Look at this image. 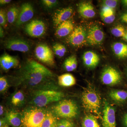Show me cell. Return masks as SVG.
I'll use <instances>...</instances> for the list:
<instances>
[{"instance_id":"obj_1","label":"cell","mask_w":127,"mask_h":127,"mask_svg":"<svg viewBox=\"0 0 127 127\" xmlns=\"http://www.w3.org/2000/svg\"><path fill=\"white\" fill-rule=\"evenodd\" d=\"M55 75L48 68L32 59H28L18 71L16 79L18 85L26 87L53 86Z\"/></svg>"},{"instance_id":"obj_2","label":"cell","mask_w":127,"mask_h":127,"mask_svg":"<svg viewBox=\"0 0 127 127\" xmlns=\"http://www.w3.org/2000/svg\"><path fill=\"white\" fill-rule=\"evenodd\" d=\"M64 96L62 92L53 89H38L33 93L30 103L36 107L41 108L52 103L59 101Z\"/></svg>"},{"instance_id":"obj_3","label":"cell","mask_w":127,"mask_h":127,"mask_svg":"<svg viewBox=\"0 0 127 127\" xmlns=\"http://www.w3.org/2000/svg\"><path fill=\"white\" fill-rule=\"evenodd\" d=\"M47 112L41 108L27 109L21 115L22 124L24 127H41Z\"/></svg>"},{"instance_id":"obj_4","label":"cell","mask_w":127,"mask_h":127,"mask_svg":"<svg viewBox=\"0 0 127 127\" xmlns=\"http://www.w3.org/2000/svg\"><path fill=\"white\" fill-rule=\"evenodd\" d=\"M53 111L58 117L64 118L76 117L78 113V108L73 101L63 100L60 101L53 107Z\"/></svg>"},{"instance_id":"obj_5","label":"cell","mask_w":127,"mask_h":127,"mask_svg":"<svg viewBox=\"0 0 127 127\" xmlns=\"http://www.w3.org/2000/svg\"><path fill=\"white\" fill-rule=\"evenodd\" d=\"M82 101L87 111L98 115L101 104L100 96L95 90L89 88L83 92Z\"/></svg>"},{"instance_id":"obj_6","label":"cell","mask_w":127,"mask_h":127,"mask_svg":"<svg viewBox=\"0 0 127 127\" xmlns=\"http://www.w3.org/2000/svg\"><path fill=\"white\" fill-rule=\"evenodd\" d=\"M35 54L36 58L42 62L50 66L55 64L54 52L47 45H38L35 49Z\"/></svg>"},{"instance_id":"obj_7","label":"cell","mask_w":127,"mask_h":127,"mask_svg":"<svg viewBox=\"0 0 127 127\" xmlns=\"http://www.w3.org/2000/svg\"><path fill=\"white\" fill-rule=\"evenodd\" d=\"M101 81L107 86H114L118 84L122 80V76L117 70L112 67H108L102 73Z\"/></svg>"},{"instance_id":"obj_8","label":"cell","mask_w":127,"mask_h":127,"mask_svg":"<svg viewBox=\"0 0 127 127\" xmlns=\"http://www.w3.org/2000/svg\"><path fill=\"white\" fill-rule=\"evenodd\" d=\"M86 33L84 28L79 26L74 28L68 36L67 41L73 46H81L86 41Z\"/></svg>"},{"instance_id":"obj_9","label":"cell","mask_w":127,"mask_h":127,"mask_svg":"<svg viewBox=\"0 0 127 127\" xmlns=\"http://www.w3.org/2000/svg\"><path fill=\"white\" fill-rule=\"evenodd\" d=\"M25 31L30 36L39 37L45 34V25L42 21L33 20L26 26Z\"/></svg>"},{"instance_id":"obj_10","label":"cell","mask_w":127,"mask_h":127,"mask_svg":"<svg viewBox=\"0 0 127 127\" xmlns=\"http://www.w3.org/2000/svg\"><path fill=\"white\" fill-rule=\"evenodd\" d=\"M4 46L9 50L23 53L29 51L31 48L27 41L20 38H12L7 40L5 42Z\"/></svg>"},{"instance_id":"obj_11","label":"cell","mask_w":127,"mask_h":127,"mask_svg":"<svg viewBox=\"0 0 127 127\" xmlns=\"http://www.w3.org/2000/svg\"><path fill=\"white\" fill-rule=\"evenodd\" d=\"M103 115V127H117L115 110L106 101L104 103Z\"/></svg>"},{"instance_id":"obj_12","label":"cell","mask_w":127,"mask_h":127,"mask_svg":"<svg viewBox=\"0 0 127 127\" xmlns=\"http://www.w3.org/2000/svg\"><path fill=\"white\" fill-rule=\"evenodd\" d=\"M104 32L97 26H94L89 29L87 34L86 41L91 45H99L104 38Z\"/></svg>"},{"instance_id":"obj_13","label":"cell","mask_w":127,"mask_h":127,"mask_svg":"<svg viewBox=\"0 0 127 127\" xmlns=\"http://www.w3.org/2000/svg\"><path fill=\"white\" fill-rule=\"evenodd\" d=\"M34 15V9L32 5L29 3H24L21 7L16 25L19 26L26 23L31 19Z\"/></svg>"},{"instance_id":"obj_14","label":"cell","mask_w":127,"mask_h":127,"mask_svg":"<svg viewBox=\"0 0 127 127\" xmlns=\"http://www.w3.org/2000/svg\"><path fill=\"white\" fill-rule=\"evenodd\" d=\"M73 9L71 7H68L58 10L55 12L53 16V21L55 26L59 25L68 20L72 15Z\"/></svg>"},{"instance_id":"obj_15","label":"cell","mask_w":127,"mask_h":127,"mask_svg":"<svg viewBox=\"0 0 127 127\" xmlns=\"http://www.w3.org/2000/svg\"><path fill=\"white\" fill-rule=\"evenodd\" d=\"M78 11L80 15L85 18H93L96 15L94 7L90 1H83L79 3Z\"/></svg>"},{"instance_id":"obj_16","label":"cell","mask_w":127,"mask_h":127,"mask_svg":"<svg viewBox=\"0 0 127 127\" xmlns=\"http://www.w3.org/2000/svg\"><path fill=\"white\" fill-rule=\"evenodd\" d=\"M19 61L16 57L12 56L7 54H4L0 58L1 67L4 70H8L19 65Z\"/></svg>"},{"instance_id":"obj_17","label":"cell","mask_w":127,"mask_h":127,"mask_svg":"<svg viewBox=\"0 0 127 127\" xmlns=\"http://www.w3.org/2000/svg\"><path fill=\"white\" fill-rule=\"evenodd\" d=\"M82 59L84 65L90 68L96 67L100 61L99 56L92 51H88L84 53Z\"/></svg>"},{"instance_id":"obj_18","label":"cell","mask_w":127,"mask_h":127,"mask_svg":"<svg viewBox=\"0 0 127 127\" xmlns=\"http://www.w3.org/2000/svg\"><path fill=\"white\" fill-rule=\"evenodd\" d=\"M74 24L71 20H68L61 23L58 26L56 34L59 37H63L70 34L74 29Z\"/></svg>"},{"instance_id":"obj_19","label":"cell","mask_w":127,"mask_h":127,"mask_svg":"<svg viewBox=\"0 0 127 127\" xmlns=\"http://www.w3.org/2000/svg\"><path fill=\"white\" fill-rule=\"evenodd\" d=\"M5 120L12 127H18L22 124L21 116L16 111H11L6 114Z\"/></svg>"},{"instance_id":"obj_20","label":"cell","mask_w":127,"mask_h":127,"mask_svg":"<svg viewBox=\"0 0 127 127\" xmlns=\"http://www.w3.org/2000/svg\"><path fill=\"white\" fill-rule=\"evenodd\" d=\"M58 83L59 86L63 87H70L75 85L76 79L74 76L70 73H66L58 77Z\"/></svg>"},{"instance_id":"obj_21","label":"cell","mask_w":127,"mask_h":127,"mask_svg":"<svg viewBox=\"0 0 127 127\" xmlns=\"http://www.w3.org/2000/svg\"><path fill=\"white\" fill-rule=\"evenodd\" d=\"M112 48L115 55L120 59L127 57V45L122 42H117L112 45Z\"/></svg>"},{"instance_id":"obj_22","label":"cell","mask_w":127,"mask_h":127,"mask_svg":"<svg viewBox=\"0 0 127 127\" xmlns=\"http://www.w3.org/2000/svg\"><path fill=\"white\" fill-rule=\"evenodd\" d=\"M102 20L107 24L113 23L116 18L114 9L103 6L100 12Z\"/></svg>"},{"instance_id":"obj_23","label":"cell","mask_w":127,"mask_h":127,"mask_svg":"<svg viewBox=\"0 0 127 127\" xmlns=\"http://www.w3.org/2000/svg\"><path fill=\"white\" fill-rule=\"evenodd\" d=\"M109 96L115 101L123 102L127 99V92L124 90H114L109 93Z\"/></svg>"},{"instance_id":"obj_24","label":"cell","mask_w":127,"mask_h":127,"mask_svg":"<svg viewBox=\"0 0 127 127\" xmlns=\"http://www.w3.org/2000/svg\"><path fill=\"white\" fill-rule=\"evenodd\" d=\"M77 64L76 57L75 55H72L65 60L64 63V66L67 71H73L77 68Z\"/></svg>"},{"instance_id":"obj_25","label":"cell","mask_w":127,"mask_h":127,"mask_svg":"<svg viewBox=\"0 0 127 127\" xmlns=\"http://www.w3.org/2000/svg\"><path fill=\"white\" fill-rule=\"evenodd\" d=\"M25 95L21 91L16 92L12 95L11 98L12 104L15 106H20L25 103Z\"/></svg>"},{"instance_id":"obj_26","label":"cell","mask_w":127,"mask_h":127,"mask_svg":"<svg viewBox=\"0 0 127 127\" xmlns=\"http://www.w3.org/2000/svg\"><path fill=\"white\" fill-rule=\"evenodd\" d=\"M58 122L55 115L52 113L47 112L41 127H57Z\"/></svg>"},{"instance_id":"obj_27","label":"cell","mask_w":127,"mask_h":127,"mask_svg":"<svg viewBox=\"0 0 127 127\" xmlns=\"http://www.w3.org/2000/svg\"><path fill=\"white\" fill-rule=\"evenodd\" d=\"M82 125L83 127H100L96 119L92 115H87L84 117Z\"/></svg>"},{"instance_id":"obj_28","label":"cell","mask_w":127,"mask_h":127,"mask_svg":"<svg viewBox=\"0 0 127 127\" xmlns=\"http://www.w3.org/2000/svg\"><path fill=\"white\" fill-rule=\"evenodd\" d=\"M20 11L16 7H12L10 8L7 12V21L9 23H13L16 22L19 16Z\"/></svg>"},{"instance_id":"obj_29","label":"cell","mask_w":127,"mask_h":127,"mask_svg":"<svg viewBox=\"0 0 127 127\" xmlns=\"http://www.w3.org/2000/svg\"><path fill=\"white\" fill-rule=\"evenodd\" d=\"M53 51L55 55L59 57H62L64 56L66 52V49L62 44L56 43L53 46Z\"/></svg>"},{"instance_id":"obj_30","label":"cell","mask_w":127,"mask_h":127,"mask_svg":"<svg viewBox=\"0 0 127 127\" xmlns=\"http://www.w3.org/2000/svg\"><path fill=\"white\" fill-rule=\"evenodd\" d=\"M127 32L125 27L122 25H117L111 30L112 34L116 37H123Z\"/></svg>"},{"instance_id":"obj_31","label":"cell","mask_w":127,"mask_h":127,"mask_svg":"<svg viewBox=\"0 0 127 127\" xmlns=\"http://www.w3.org/2000/svg\"><path fill=\"white\" fill-rule=\"evenodd\" d=\"M9 87V84L7 79L4 77L0 78V92L1 93L4 92Z\"/></svg>"},{"instance_id":"obj_32","label":"cell","mask_w":127,"mask_h":127,"mask_svg":"<svg viewBox=\"0 0 127 127\" xmlns=\"http://www.w3.org/2000/svg\"><path fill=\"white\" fill-rule=\"evenodd\" d=\"M72 122L67 119H62L58 122L57 127H74Z\"/></svg>"},{"instance_id":"obj_33","label":"cell","mask_w":127,"mask_h":127,"mask_svg":"<svg viewBox=\"0 0 127 127\" xmlns=\"http://www.w3.org/2000/svg\"><path fill=\"white\" fill-rule=\"evenodd\" d=\"M118 1L116 0H106L103 1V6L114 9L117 5Z\"/></svg>"},{"instance_id":"obj_34","label":"cell","mask_w":127,"mask_h":127,"mask_svg":"<svg viewBox=\"0 0 127 127\" xmlns=\"http://www.w3.org/2000/svg\"><path fill=\"white\" fill-rule=\"evenodd\" d=\"M6 14L4 11L1 9L0 10V24L2 26H5L6 25Z\"/></svg>"},{"instance_id":"obj_35","label":"cell","mask_w":127,"mask_h":127,"mask_svg":"<svg viewBox=\"0 0 127 127\" xmlns=\"http://www.w3.org/2000/svg\"><path fill=\"white\" fill-rule=\"evenodd\" d=\"M42 2L46 6L51 8L55 6L57 3L58 1L56 0H43Z\"/></svg>"},{"instance_id":"obj_36","label":"cell","mask_w":127,"mask_h":127,"mask_svg":"<svg viewBox=\"0 0 127 127\" xmlns=\"http://www.w3.org/2000/svg\"><path fill=\"white\" fill-rule=\"evenodd\" d=\"M120 18L122 22L127 24V12L123 14Z\"/></svg>"},{"instance_id":"obj_37","label":"cell","mask_w":127,"mask_h":127,"mask_svg":"<svg viewBox=\"0 0 127 127\" xmlns=\"http://www.w3.org/2000/svg\"><path fill=\"white\" fill-rule=\"evenodd\" d=\"M11 0H0V4L1 5H5L11 2Z\"/></svg>"},{"instance_id":"obj_38","label":"cell","mask_w":127,"mask_h":127,"mask_svg":"<svg viewBox=\"0 0 127 127\" xmlns=\"http://www.w3.org/2000/svg\"><path fill=\"white\" fill-rule=\"evenodd\" d=\"M124 122L126 127H127V113L125 114L124 119Z\"/></svg>"},{"instance_id":"obj_39","label":"cell","mask_w":127,"mask_h":127,"mask_svg":"<svg viewBox=\"0 0 127 127\" xmlns=\"http://www.w3.org/2000/svg\"><path fill=\"white\" fill-rule=\"evenodd\" d=\"M4 36V31L1 26L0 27V36L1 37H3Z\"/></svg>"},{"instance_id":"obj_40","label":"cell","mask_w":127,"mask_h":127,"mask_svg":"<svg viewBox=\"0 0 127 127\" xmlns=\"http://www.w3.org/2000/svg\"><path fill=\"white\" fill-rule=\"evenodd\" d=\"M4 113V108L2 105H0V115L2 116V114Z\"/></svg>"},{"instance_id":"obj_41","label":"cell","mask_w":127,"mask_h":127,"mask_svg":"<svg viewBox=\"0 0 127 127\" xmlns=\"http://www.w3.org/2000/svg\"><path fill=\"white\" fill-rule=\"evenodd\" d=\"M122 2L123 5L125 7H127V0H124L122 1Z\"/></svg>"},{"instance_id":"obj_42","label":"cell","mask_w":127,"mask_h":127,"mask_svg":"<svg viewBox=\"0 0 127 127\" xmlns=\"http://www.w3.org/2000/svg\"><path fill=\"white\" fill-rule=\"evenodd\" d=\"M123 39L127 42V31L125 35L123 37Z\"/></svg>"},{"instance_id":"obj_43","label":"cell","mask_w":127,"mask_h":127,"mask_svg":"<svg viewBox=\"0 0 127 127\" xmlns=\"http://www.w3.org/2000/svg\"></svg>"}]
</instances>
